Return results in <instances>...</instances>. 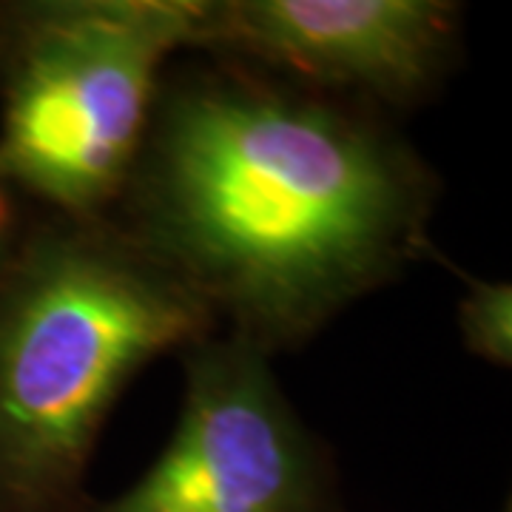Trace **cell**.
Here are the masks:
<instances>
[{
    "label": "cell",
    "mask_w": 512,
    "mask_h": 512,
    "mask_svg": "<svg viewBox=\"0 0 512 512\" xmlns=\"http://www.w3.org/2000/svg\"><path fill=\"white\" fill-rule=\"evenodd\" d=\"M208 325L131 237L63 228L29 242L0 271V490H66L123 387Z\"/></svg>",
    "instance_id": "obj_2"
},
{
    "label": "cell",
    "mask_w": 512,
    "mask_h": 512,
    "mask_svg": "<svg viewBox=\"0 0 512 512\" xmlns=\"http://www.w3.org/2000/svg\"><path fill=\"white\" fill-rule=\"evenodd\" d=\"M313 444L265 350L194 345L177 430L154 467L100 512H308Z\"/></svg>",
    "instance_id": "obj_4"
},
{
    "label": "cell",
    "mask_w": 512,
    "mask_h": 512,
    "mask_svg": "<svg viewBox=\"0 0 512 512\" xmlns=\"http://www.w3.org/2000/svg\"><path fill=\"white\" fill-rule=\"evenodd\" d=\"M9 239H12V208H9V200H6L3 188H0V271H3L6 262L12 259Z\"/></svg>",
    "instance_id": "obj_7"
},
{
    "label": "cell",
    "mask_w": 512,
    "mask_h": 512,
    "mask_svg": "<svg viewBox=\"0 0 512 512\" xmlns=\"http://www.w3.org/2000/svg\"><path fill=\"white\" fill-rule=\"evenodd\" d=\"M208 3L63 0L20 18L3 94L0 180L83 217L126 188L160 66L197 43Z\"/></svg>",
    "instance_id": "obj_3"
},
{
    "label": "cell",
    "mask_w": 512,
    "mask_h": 512,
    "mask_svg": "<svg viewBox=\"0 0 512 512\" xmlns=\"http://www.w3.org/2000/svg\"><path fill=\"white\" fill-rule=\"evenodd\" d=\"M464 345L498 367L512 362V288L507 282L473 279L458 308Z\"/></svg>",
    "instance_id": "obj_6"
},
{
    "label": "cell",
    "mask_w": 512,
    "mask_h": 512,
    "mask_svg": "<svg viewBox=\"0 0 512 512\" xmlns=\"http://www.w3.org/2000/svg\"><path fill=\"white\" fill-rule=\"evenodd\" d=\"M456 6L439 0L208 3L197 43H225L316 83L404 100L450 55Z\"/></svg>",
    "instance_id": "obj_5"
},
{
    "label": "cell",
    "mask_w": 512,
    "mask_h": 512,
    "mask_svg": "<svg viewBox=\"0 0 512 512\" xmlns=\"http://www.w3.org/2000/svg\"><path fill=\"white\" fill-rule=\"evenodd\" d=\"M134 242L268 353L384 285L424 245L430 180L345 111L239 80L157 100L131 168Z\"/></svg>",
    "instance_id": "obj_1"
}]
</instances>
